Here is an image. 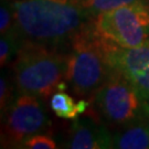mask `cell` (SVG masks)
Returning <instances> with one entry per match:
<instances>
[{
    "label": "cell",
    "instance_id": "1",
    "mask_svg": "<svg viewBox=\"0 0 149 149\" xmlns=\"http://www.w3.org/2000/svg\"><path fill=\"white\" fill-rule=\"evenodd\" d=\"M15 29L24 40L56 45L71 41L88 15L71 2L19 0L12 3Z\"/></svg>",
    "mask_w": 149,
    "mask_h": 149
},
{
    "label": "cell",
    "instance_id": "2",
    "mask_svg": "<svg viewBox=\"0 0 149 149\" xmlns=\"http://www.w3.org/2000/svg\"><path fill=\"white\" fill-rule=\"evenodd\" d=\"M13 81L20 94L48 100L54 92L66 88L64 79L68 69V54L56 45L23 40L13 61Z\"/></svg>",
    "mask_w": 149,
    "mask_h": 149
},
{
    "label": "cell",
    "instance_id": "3",
    "mask_svg": "<svg viewBox=\"0 0 149 149\" xmlns=\"http://www.w3.org/2000/svg\"><path fill=\"white\" fill-rule=\"evenodd\" d=\"M70 44L65 80L76 96L92 97L113 70L106 41L96 31L94 22L87 21L75 32Z\"/></svg>",
    "mask_w": 149,
    "mask_h": 149
},
{
    "label": "cell",
    "instance_id": "4",
    "mask_svg": "<svg viewBox=\"0 0 149 149\" xmlns=\"http://www.w3.org/2000/svg\"><path fill=\"white\" fill-rule=\"evenodd\" d=\"M96 120L122 127L143 117L148 105L137 88L116 70H112L104 84L94 93ZM149 108V107H148Z\"/></svg>",
    "mask_w": 149,
    "mask_h": 149
},
{
    "label": "cell",
    "instance_id": "5",
    "mask_svg": "<svg viewBox=\"0 0 149 149\" xmlns=\"http://www.w3.org/2000/svg\"><path fill=\"white\" fill-rule=\"evenodd\" d=\"M96 31L106 41L123 49L149 45V5L137 2L96 16Z\"/></svg>",
    "mask_w": 149,
    "mask_h": 149
},
{
    "label": "cell",
    "instance_id": "6",
    "mask_svg": "<svg viewBox=\"0 0 149 149\" xmlns=\"http://www.w3.org/2000/svg\"><path fill=\"white\" fill-rule=\"evenodd\" d=\"M1 128L2 146L22 145L27 138L48 130L50 122L37 96L20 94L7 108Z\"/></svg>",
    "mask_w": 149,
    "mask_h": 149
},
{
    "label": "cell",
    "instance_id": "7",
    "mask_svg": "<svg viewBox=\"0 0 149 149\" xmlns=\"http://www.w3.org/2000/svg\"><path fill=\"white\" fill-rule=\"evenodd\" d=\"M106 41V40H105ZM107 59L133 84L149 107V45L123 49L106 41Z\"/></svg>",
    "mask_w": 149,
    "mask_h": 149
},
{
    "label": "cell",
    "instance_id": "8",
    "mask_svg": "<svg viewBox=\"0 0 149 149\" xmlns=\"http://www.w3.org/2000/svg\"><path fill=\"white\" fill-rule=\"evenodd\" d=\"M68 147L73 149L112 148V135L95 118L91 116L85 119L76 118L71 127Z\"/></svg>",
    "mask_w": 149,
    "mask_h": 149
},
{
    "label": "cell",
    "instance_id": "9",
    "mask_svg": "<svg viewBox=\"0 0 149 149\" xmlns=\"http://www.w3.org/2000/svg\"><path fill=\"white\" fill-rule=\"evenodd\" d=\"M112 148L149 149V120L140 117L119 127L112 136Z\"/></svg>",
    "mask_w": 149,
    "mask_h": 149
},
{
    "label": "cell",
    "instance_id": "10",
    "mask_svg": "<svg viewBox=\"0 0 149 149\" xmlns=\"http://www.w3.org/2000/svg\"><path fill=\"white\" fill-rule=\"evenodd\" d=\"M90 106V103L81 100L75 103L74 100L62 91H58L50 98V108L51 111L60 118L64 119H76L80 114L86 112Z\"/></svg>",
    "mask_w": 149,
    "mask_h": 149
},
{
    "label": "cell",
    "instance_id": "11",
    "mask_svg": "<svg viewBox=\"0 0 149 149\" xmlns=\"http://www.w3.org/2000/svg\"><path fill=\"white\" fill-rule=\"evenodd\" d=\"M149 0H70L71 3L79 7L88 16H98L100 13L116 9L118 7L137 2L148 3Z\"/></svg>",
    "mask_w": 149,
    "mask_h": 149
},
{
    "label": "cell",
    "instance_id": "12",
    "mask_svg": "<svg viewBox=\"0 0 149 149\" xmlns=\"http://www.w3.org/2000/svg\"><path fill=\"white\" fill-rule=\"evenodd\" d=\"M22 147L31 149H54L56 148V143L48 135L37 134L26 139L22 143Z\"/></svg>",
    "mask_w": 149,
    "mask_h": 149
},
{
    "label": "cell",
    "instance_id": "13",
    "mask_svg": "<svg viewBox=\"0 0 149 149\" xmlns=\"http://www.w3.org/2000/svg\"><path fill=\"white\" fill-rule=\"evenodd\" d=\"M13 26H15V15H13V9L12 6H9L8 3L2 2L1 8H0V32L1 36L8 34L13 31Z\"/></svg>",
    "mask_w": 149,
    "mask_h": 149
},
{
    "label": "cell",
    "instance_id": "14",
    "mask_svg": "<svg viewBox=\"0 0 149 149\" xmlns=\"http://www.w3.org/2000/svg\"><path fill=\"white\" fill-rule=\"evenodd\" d=\"M15 37H13V31L1 36L0 40V66L3 68L8 61L12 56V53L15 51Z\"/></svg>",
    "mask_w": 149,
    "mask_h": 149
},
{
    "label": "cell",
    "instance_id": "15",
    "mask_svg": "<svg viewBox=\"0 0 149 149\" xmlns=\"http://www.w3.org/2000/svg\"><path fill=\"white\" fill-rule=\"evenodd\" d=\"M11 97H12L11 83L6 76H1V80H0V108H1V116L3 115V112L7 111V108L11 104Z\"/></svg>",
    "mask_w": 149,
    "mask_h": 149
},
{
    "label": "cell",
    "instance_id": "16",
    "mask_svg": "<svg viewBox=\"0 0 149 149\" xmlns=\"http://www.w3.org/2000/svg\"><path fill=\"white\" fill-rule=\"evenodd\" d=\"M52 1H58V2H70V0H52Z\"/></svg>",
    "mask_w": 149,
    "mask_h": 149
}]
</instances>
